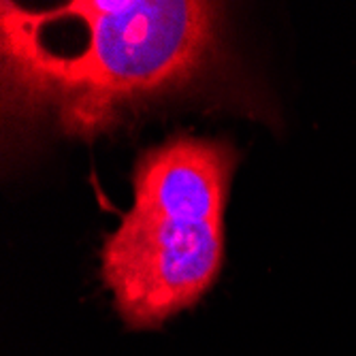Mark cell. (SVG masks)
<instances>
[{
    "label": "cell",
    "mask_w": 356,
    "mask_h": 356,
    "mask_svg": "<svg viewBox=\"0 0 356 356\" xmlns=\"http://www.w3.org/2000/svg\"><path fill=\"white\" fill-rule=\"evenodd\" d=\"M222 5L207 0L0 3L3 109L94 139L135 107L188 86L213 60Z\"/></svg>",
    "instance_id": "6da1fadb"
},
{
    "label": "cell",
    "mask_w": 356,
    "mask_h": 356,
    "mask_svg": "<svg viewBox=\"0 0 356 356\" xmlns=\"http://www.w3.org/2000/svg\"><path fill=\"white\" fill-rule=\"evenodd\" d=\"M235 169L231 143L190 135L137 158L133 205L101 248V277L126 329H163L216 284Z\"/></svg>",
    "instance_id": "7a4b0ae2"
}]
</instances>
